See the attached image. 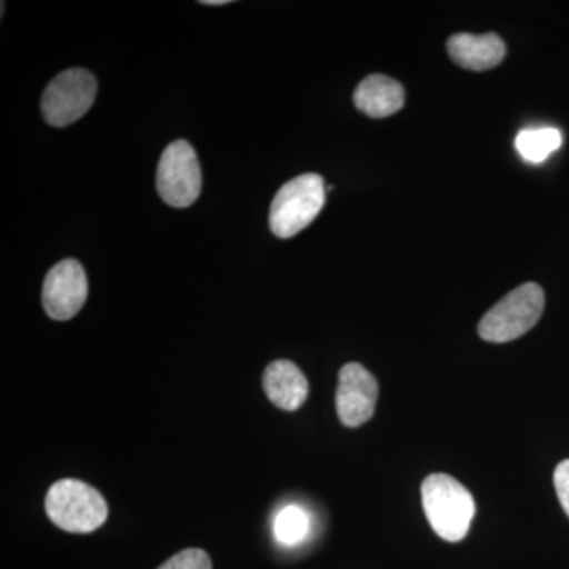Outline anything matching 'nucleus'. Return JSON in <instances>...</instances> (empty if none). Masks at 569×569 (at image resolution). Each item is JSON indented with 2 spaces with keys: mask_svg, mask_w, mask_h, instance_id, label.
<instances>
[{
  "mask_svg": "<svg viewBox=\"0 0 569 569\" xmlns=\"http://www.w3.org/2000/svg\"><path fill=\"white\" fill-rule=\"evenodd\" d=\"M422 508L433 531L449 542L467 537L477 503L462 485L449 475H429L421 486Z\"/></svg>",
  "mask_w": 569,
  "mask_h": 569,
  "instance_id": "f257e3e1",
  "label": "nucleus"
},
{
  "mask_svg": "<svg viewBox=\"0 0 569 569\" xmlns=\"http://www.w3.org/2000/svg\"><path fill=\"white\" fill-rule=\"evenodd\" d=\"M44 509L54 526L70 533H91L108 519L102 493L78 479L54 482L44 498Z\"/></svg>",
  "mask_w": 569,
  "mask_h": 569,
  "instance_id": "f03ea898",
  "label": "nucleus"
},
{
  "mask_svg": "<svg viewBox=\"0 0 569 569\" xmlns=\"http://www.w3.org/2000/svg\"><path fill=\"white\" fill-rule=\"evenodd\" d=\"M325 203L323 178L313 173L298 176L283 183L272 200L269 227L277 238H293L317 219Z\"/></svg>",
  "mask_w": 569,
  "mask_h": 569,
  "instance_id": "7ed1b4c3",
  "label": "nucleus"
},
{
  "mask_svg": "<svg viewBox=\"0 0 569 569\" xmlns=\"http://www.w3.org/2000/svg\"><path fill=\"white\" fill-rule=\"evenodd\" d=\"M545 310V291L537 283H523L505 296L479 321V337L505 343L519 339L538 323Z\"/></svg>",
  "mask_w": 569,
  "mask_h": 569,
  "instance_id": "20e7f679",
  "label": "nucleus"
},
{
  "mask_svg": "<svg viewBox=\"0 0 569 569\" xmlns=\"http://www.w3.org/2000/svg\"><path fill=\"white\" fill-rule=\"evenodd\" d=\"M157 192L164 203L183 209L192 206L201 192V168L189 141L167 146L157 167Z\"/></svg>",
  "mask_w": 569,
  "mask_h": 569,
  "instance_id": "39448f33",
  "label": "nucleus"
},
{
  "mask_svg": "<svg viewBox=\"0 0 569 569\" xmlns=\"http://www.w3.org/2000/svg\"><path fill=\"white\" fill-rule=\"evenodd\" d=\"M97 96V81L84 69L62 71L44 89L41 114L52 127H67L86 114Z\"/></svg>",
  "mask_w": 569,
  "mask_h": 569,
  "instance_id": "423d86ee",
  "label": "nucleus"
},
{
  "mask_svg": "<svg viewBox=\"0 0 569 569\" xmlns=\"http://www.w3.org/2000/svg\"><path fill=\"white\" fill-rule=\"evenodd\" d=\"M88 293L84 269L73 258H67L44 277L41 305L52 320L67 321L80 312Z\"/></svg>",
  "mask_w": 569,
  "mask_h": 569,
  "instance_id": "0eeeda50",
  "label": "nucleus"
},
{
  "mask_svg": "<svg viewBox=\"0 0 569 569\" xmlns=\"http://www.w3.org/2000/svg\"><path fill=\"white\" fill-rule=\"evenodd\" d=\"M378 383L376 377L358 362L343 366L339 373L336 408L340 422L347 427L366 425L376 413Z\"/></svg>",
  "mask_w": 569,
  "mask_h": 569,
  "instance_id": "6e6552de",
  "label": "nucleus"
},
{
  "mask_svg": "<svg viewBox=\"0 0 569 569\" xmlns=\"http://www.w3.org/2000/svg\"><path fill=\"white\" fill-rule=\"evenodd\" d=\"M448 52L452 61L463 69L485 71L503 62L507 47L497 33H456L448 40Z\"/></svg>",
  "mask_w": 569,
  "mask_h": 569,
  "instance_id": "1a4fd4ad",
  "label": "nucleus"
},
{
  "mask_svg": "<svg viewBox=\"0 0 569 569\" xmlns=\"http://www.w3.org/2000/svg\"><path fill=\"white\" fill-rule=\"evenodd\" d=\"M263 388L268 399L284 411L298 410L309 396V381L305 373L287 359H279L266 367Z\"/></svg>",
  "mask_w": 569,
  "mask_h": 569,
  "instance_id": "9d476101",
  "label": "nucleus"
},
{
  "mask_svg": "<svg viewBox=\"0 0 569 569\" xmlns=\"http://www.w3.org/2000/svg\"><path fill=\"white\" fill-rule=\"evenodd\" d=\"M355 104L369 118H388L402 110L406 92L402 84L385 74H370L359 82L355 91Z\"/></svg>",
  "mask_w": 569,
  "mask_h": 569,
  "instance_id": "9b49d317",
  "label": "nucleus"
},
{
  "mask_svg": "<svg viewBox=\"0 0 569 569\" xmlns=\"http://www.w3.org/2000/svg\"><path fill=\"white\" fill-rule=\"evenodd\" d=\"M561 133L553 127H541V129L522 130L516 137V149L523 160L531 163H541L560 148Z\"/></svg>",
  "mask_w": 569,
  "mask_h": 569,
  "instance_id": "f8f14e48",
  "label": "nucleus"
},
{
  "mask_svg": "<svg viewBox=\"0 0 569 569\" xmlns=\"http://www.w3.org/2000/svg\"><path fill=\"white\" fill-rule=\"evenodd\" d=\"M272 530L280 545H301L310 533L309 515L298 505H287L277 512Z\"/></svg>",
  "mask_w": 569,
  "mask_h": 569,
  "instance_id": "ddd939ff",
  "label": "nucleus"
},
{
  "mask_svg": "<svg viewBox=\"0 0 569 569\" xmlns=\"http://www.w3.org/2000/svg\"><path fill=\"white\" fill-rule=\"evenodd\" d=\"M159 569H212V563L204 550L186 549L164 561Z\"/></svg>",
  "mask_w": 569,
  "mask_h": 569,
  "instance_id": "4468645a",
  "label": "nucleus"
},
{
  "mask_svg": "<svg viewBox=\"0 0 569 569\" xmlns=\"http://www.w3.org/2000/svg\"><path fill=\"white\" fill-rule=\"evenodd\" d=\"M553 485H556L561 508L565 509L569 518V459L557 466L556 473H553Z\"/></svg>",
  "mask_w": 569,
  "mask_h": 569,
  "instance_id": "2eb2a0df",
  "label": "nucleus"
},
{
  "mask_svg": "<svg viewBox=\"0 0 569 569\" xmlns=\"http://www.w3.org/2000/svg\"><path fill=\"white\" fill-rule=\"evenodd\" d=\"M201 3H206V6H227L230 2L228 0H206V2Z\"/></svg>",
  "mask_w": 569,
  "mask_h": 569,
  "instance_id": "dca6fc26",
  "label": "nucleus"
}]
</instances>
